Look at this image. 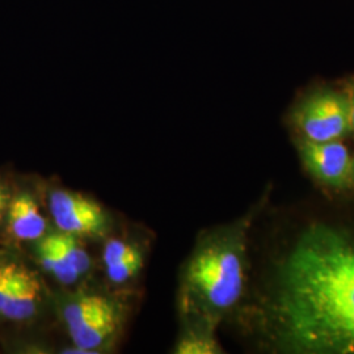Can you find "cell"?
<instances>
[{
  "label": "cell",
  "mask_w": 354,
  "mask_h": 354,
  "mask_svg": "<svg viewBox=\"0 0 354 354\" xmlns=\"http://www.w3.org/2000/svg\"><path fill=\"white\" fill-rule=\"evenodd\" d=\"M41 301V288L36 276L20 266L12 290L1 317L11 322H24L33 317Z\"/></svg>",
  "instance_id": "cell-9"
},
{
  "label": "cell",
  "mask_w": 354,
  "mask_h": 354,
  "mask_svg": "<svg viewBox=\"0 0 354 354\" xmlns=\"http://www.w3.org/2000/svg\"><path fill=\"white\" fill-rule=\"evenodd\" d=\"M50 213L57 227L70 235H100L106 227L102 205L74 192L54 190Z\"/></svg>",
  "instance_id": "cell-6"
},
{
  "label": "cell",
  "mask_w": 354,
  "mask_h": 354,
  "mask_svg": "<svg viewBox=\"0 0 354 354\" xmlns=\"http://www.w3.org/2000/svg\"><path fill=\"white\" fill-rule=\"evenodd\" d=\"M136 250H137V247L133 245L131 243L120 241V239H112L106 243V245L104 248V264L108 266V264H112L118 260H122L129 254L134 252Z\"/></svg>",
  "instance_id": "cell-13"
},
{
  "label": "cell",
  "mask_w": 354,
  "mask_h": 354,
  "mask_svg": "<svg viewBox=\"0 0 354 354\" xmlns=\"http://www.w3.org/2000/svg\"><path fill=\"white\" fill-rule=\"evenodd\" d=\"M268 184L260 198L234 221L205 228L181 266L177 289L180 323L197 322L219 329L241 304L250 276L253 219L272 198Z\"/></svg>",
  "instance_id": "cell-2"
},
{
  "label": "cell",
  "mask_w": 354,
  "mask_h": 354,
  "mask_svg": "<svg viewBox=\"0 0 354 354\" xmlns=\"http://www.w3.org/2000/svg\"><path fill=\"white\" fill-rule=\"evenodd\" d=\"M344 88L348 93L349 97V105H351V136L354 137V77H351L345 82Z\"/></svg>",
  "instance_id": "cell-14"
},
{
  "label": "cell",
  "mask_w": 354,
  "mask_h": 354,
  "mask_svg": "<svg viewBox=\"0 0 354 354\" xmlns=\"http://www.w3.org/2000/svg\"><path fill=\"white\" fill-rule=\"evenodd\" d=\"M290 137L315 142L342 140L351 136V105L346 91L332 84L304 89L285 117Z\"/></svg>",
  "instance_id": "cell-3"
},
{
  "label": "cell",
  "mask_w": 354,
  "mask_h": 354,
  "mask_svg": "<svg viewBox=\"0 0 354 354\" xmlns=\"http://www.w3.org/2000/svg\"><path fill=\"white\" fill-rule=\"evenodd\" d=\"M225 324L254 353L354 354V190L261 207Z\"/></svg>",
  "instance_id": "cell-1"
},
{
  "label": "cell",
  "mask_w": 354,
  "mask_h": 354,
  "mask_svg": "<svg viewBox=\"0 0 354 354\" xmlns=\"http://www.w3.org/2000/svg\"><path fill=\"white\" fill-rule=\"evenodd\" d=\"M352 183H353L354 190V155L352 156Z\"/></svg>",
  "instance_id": "cell-16"
},
{
  "label": "cell",
  "mask_w": 354,
  "mask_h": 354,
  "mask_svg": "<svg viewBox=\"0 0 354 354\" xmlns=\"http://www.w3.org/2000/svg\"><path fill=\"white\" fill-rule=\"evenodd\" d=\"M64 320L75 351L99 353L121 326V311L113 301L99 294H80L64 306Z\"/></svg>",
  "instance_id": "cell-4"
},
{
  "label": "cell",
  "mask_w": 354,
  "mask_h": 354,
  "mask_svg": "<svg viewBox=\"0 0 354 354\" xmlns=\"http://www.w3.org/2000/svg\"><path fill=\"white\" fill-rule=\"evenodd\" d=\"M304 174L319 189L328 193L353 190L352 155L342 140H304L290 137Z\"/></svg>",
  "instance_id": "cell-5"
},
{
  "label": "cell",
  "mask_w": 354,
  "mask_h": 354,
  "mask_svg": "<svg viewBox=\"0 0 354 354\" xmlns=\"http://www.w3.org/2000/svg\"><path fill=\"white\" fill-rule=\"evenodd\" d=\"M7 223L17 241H39L46 231V219L41 213L36 200L28 193L10 200L7 207Z\"/></svg>",
  "instance_id": "cell-8"
},
{
  "label": "cell",
  "mask_w": 354,
  "mask_h": 354,
  "mask_svg": "<svg viewBox=\"0 0 354 354\" xmlns=\"http://www.w3.org/2000/svg\"><path fill=\"white\" fill-rule=\"evenodd\" d=\"M37 254L42 268L64 285L75 283L91 268L88 252L77 243L75 235L62 231L44 235L38 243Z\"/></svg>",
  "instance_id": "cell-7"
},
{
  "label": "cell",
  "mask_w": 354,
  "mask_h": 354,
  "mask_svg": "<svg viewBox=\"0 0 354 354\" xmlns=\"http://www.w3.org/2000/svg\"><path fill=\"white\" fill-rule=\"evenodd\" d=\"M10 197H8V193L6 188L0 184V218L3 216V214L7 212V207H8V203H10Z\"/></svg>",
  "instance_id": "cell-15"
},
{
  "label": "cell",
  "mask_w": 354,
  "mask_h": 354,
  "mask_svg": "<svg viewBox=\"0 0 354 354\" xmlns=\"http://www.w3.org/2000/svg\"><path fill=\"white\" fill-rule=\"evenodd\" d=\"M218 328L205 323L183 322L177 336L175 354H223L225 349L216 336Z\"/></svg>",
  "instance_id": "cell-10"
},
{
  "label": "cell",
  "mask_w": 354,
  "mask_h": 354,
  "mask_svg": "<svg viewBox=\"0 0 354 354\" xmlns=\"http://www.w3.org/2000/svg\"><path fill=\"white\" fill-rule=\"evenodd\" d=\"M143 266V254L137 248L125 259L105 266L106 276L114 283H124L133 279Z\"/></svg>",
  "instance_id": "cell-11"
},
{
  "label": "cell",
  "mask_w": 354,
  "mask_h": 354,
  "mask_svg": "<svg viewBox=\"0 0 354 354\" xmlns=\"http://www.w3.org/2000/svg\"><path fill=\"white\" fill-rule=\"evenodd\" d=\"M20 266L16 263H4L0 266V317L12 290L13 282L17 276Z\"/></svg>",
  "instance_id": "cell-12"
}]
</instances>
